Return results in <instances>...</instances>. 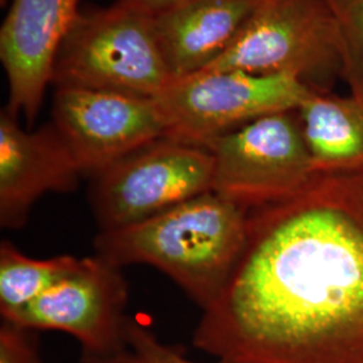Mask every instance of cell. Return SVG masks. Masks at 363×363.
<instances>
[{
  "label": "cell",
  "instance_id": "6da1fadb",
  "mask_svg": "<svg viewBox=\"0 0 363 363\" xmlns=\"http://www.w3.org/2000/svg\"><path fill=\"white\" fill-rule=\"evenodd\" d=\"M193 343L220 363H363V169L313 172L247 213L242 252Z\"/></svg>",
  "mask_w": 363,
  "mask_h": 363
},
{
  "label": "cell",
  "instance_id": "7a4b0ae2",
  "mask_svg": "<svg viewBox=\"0 0 363 363\" xmlns=\"http://www.w3.org/2000/svg\"><path fill=\"white\" fill-rule=\"evenodd\" d=\"M247 211L208 191L121 229L100 232L96 256L151 265L203 311L226 286L247 237Z\"/></svg>",
  "mask_w": 363,
  "mask_h": 363
},
{
  "label": "cell",
  "instance_id": "3957f363",
  "mask_svg": "<svg viewBox=\"0 0 363 363\" xmlns=\"http://www.w3.org/2000/svg\"><path fill=\"white\" fill-rule=\"evenodd\" d=\"M345 61L343 33L327 0H255L233 42L208 69L289 76L331 91Z\"/></svg>",
  "mask_w": 363,
  "mask_h": 363
},
{
  "label": "cell",
  "instance_id": "277c9868",
  "mask_svg": "<svg viewBox=\"0 0 363 363\" xmlns=\"http://www.w3.org/2000/svg\"><path fill=\"white\" fill-rule=\"evenodd\" d=\"M171 79L154 18L116 3L78 13L57 52L52 84L154 99Z\"/></svg>",
  "mask_w": 363,
  "mask_h": 363
},
{
  "label": "cell",
  "instance_id": "5b68a950",
  "mask_svg": "<svg viewBox=\"0 0 363 363\" xmlns=\"http://www.w3.org/2000/svg\"><path fill=\"white\" fill-rule=\"evenodd\" d=\"M312 91L289 76L206 69L171 79L154 99L166 138L206 148L259 117L298 109Z\"/></svg>",
  "mask_w": 363,
  "mask_h": 363
},
{
  "label": "cell",
  "instance_id": "8992f818",
  "mask_svg": "<svg viewBox=\"0 0 363 363\" xmlns=\"http://www.w3.org/2000/svg\"><path fill=\"white\" fill-rule=\"evenodd\" d=\"M213 177L208 150L164 136L91 177V210L100 232L121 229L213 191Z\"/></svg>",
  "mask_w": 363,
  "mask_h": 363
},
{
  "label": "cell",
  "instance_id": "52a82bcc",
  "mask_svg": "<svg viewBox=\"0 0 363 363\" xmlns=\"http://www.w3.org/2000/svg\"><path fill=\"white\" fill-rule=\"evenodd\" d=\"M213 191L247 213L296 194L313 175L298 109L259 117L208 144Z\"/></svg>",
  "mask_w": 363,
  "mask_h": 363
},
{
  "label": "cell",
  "instance_id": "ba28073f",
  "mask_svg": "<svg viewBox=\"0 0 363 363\" xmlns=\"http://www.w3.org/2000/svg\"><path fill=\"white\" fill-rule=\"evenodd\" d=\"M121 269L99 256L79 259L62 280L4 320L27 330L66 333L86 354L116 352L124 346L128 320V284Z\"/></svg>",
  "mask_w": 363,
  "mask_h": 363
},
{
  "label": "cell",
  "instance_id": "9c48e42d",
  "mask_svg": "<svg viewBox=\"0 0 363 363\" xmlns=\"http://www.w3.org/2000/svg\"><path fill=\"white\" fill-rule=\"evenodd\" d=\"M52 123L91 177L166 136L155 99L116 91L55 88Z\"/></svg>",
  "mask_w": 363,
  "mask_h": 363
},
{
  "label": "cell",
  "instance_id": "30bf717a",
  "mask_svg": "<svg viewBox=\"0 0 363 363\" xmlns=\"http://www.w3.org/2000/svg\"><path fill=\"white\" fill-rule=\"evenodd\" d=\"M81 0H13L0 28V60L9 82L4 108L34 124L58 49L74 23Z\"/></svg>",
  "mask_w": 363,
  "mask_h": 363
},
{
  "label": "cell",
  "instance_id": "8fae6325",
  "mask_svg": "<svg viewBox=\"0 0 363 363\" xmlns=\"http://www.w3.org/2000/svg\"><path fill=\"white\" fill-rule=\"evenodd\" d=\"M82 171L52 121L23 130L6 109L0 113V226L22 229L31 208L48 193L77 189Z\"/></svg>",
  "mask_w": 363,
  "mask_h": 363
},
{
  "label": "cell",
  "instance_id": "7c38bea8",
  "mask_svg": "<svg viewBox=\"0 0 363 363\" xmlns=\"http://www.w3.org/2000/svg\"><path fill=\"white\" fill-rule=\"evenodd\" d=\"M255 0H195L154 18L156 38L174 78L213 65L245 22Z\"/></svg>",
  "mask_w": 363,
  "mask_h": 363
},
{
  "label": "cell",
  "instance_id": "4fadbf2b",
  "mask_svg": "<svg viewBox=\"0 0 363 363\" xmlns=\"http://www.w3.org/2000/svg\"><path fill=\"white\" fill-rule=\"evenodd\" d=\"M313 172L363 169V91H313L298 108Z\"/></svg>",
  "mask_w": 363,
  "mask_h": 363
},
{
  "label": "cell",
  "instance_id": "5bb4252c",
  "mask_svg": "<svg viewBox=\"0 0 363 363\" xmlns=\"http://www.w3.org/2000/svg\"><path fill=\"white\" fill-rule=\"evenodd\" d=\"M74 256L38 259L11 242L0 245V313L3 320L22 311L77 267Z\"/></svg>",
  "mask_w": 363,
  "mask_h": 363
},
{
  "label": "cell",
  "instance_id": "9a60e30c",
  "mask_svg": "<svg viewBox=\"0 0 363 363\" xmlns=\"http://www.w3.org/2000/svg\"><path fill=\"white\" fill-rule=\"evenodd\" d=\"M79 363H195L178 347L163 343L147 325L128 318L124 328V346L112 354L82 352ZM220 363V362H217Z\"/></svg>",
  "mask_w": 363,
  "mask_h": 363
},
{
  "label": "cell",
  "instance_id": "2e32d148",
  "mask_svg": "<svg viewBox=\"0 0 363 363\" xmlns=\"http://www.w3.org/2000/svg\"><path fill=\"white\" fill-rule=\"evenodd\" d=\"M337 15L346 45L343 81L363 91V0H327Z\"/></svg>",
  "mask_w": 363,
  "mask_h": 363
},
{
  "label": "cell",
  "instance_id": "e0dca14e",
  "mask_svg": "<svg viewBox=\"0 0 363 363\" xmlns=\"http://www.w3.org/2000/svg\"><path fill=\"white\" fill-rule=\"evenodd\" d=\"M31 330L3 320L0 325V363H42Z\"/></svg>",
  "mask_w": 363,
  "mask_h": 363
},
{
  "label": "cell",
  "instance_id": "ac0fdd59",
  "mask_svg": "<svg viewBox=\"0 0 363 363\" xmlns=\"http://www.w3.org/2000/svg\"><path fill=\"white\" fill-rule=\"evenodd\" d=\"M191 1L195 0H117V3H120L121 6L151 18L169 13L171 10Z\"/></svg>",
  "mask_w": 363,
  "mask_h": 363
},
{
  "label": "cell",
  "instance_id": "d6986e66",
  "mask_svg": "<svg viewBox=\"0 0 363 363\" xmlns=\"http://www.w3.org/2000/svg\"><path fill=\"white\" fill-rule=\"evenodd\" d=\"M0 3H1V6H4V3H6V0H0Z\"/></svg>",
  "mask_w": 363,
  "mask_h": 363
}]
</instances>
